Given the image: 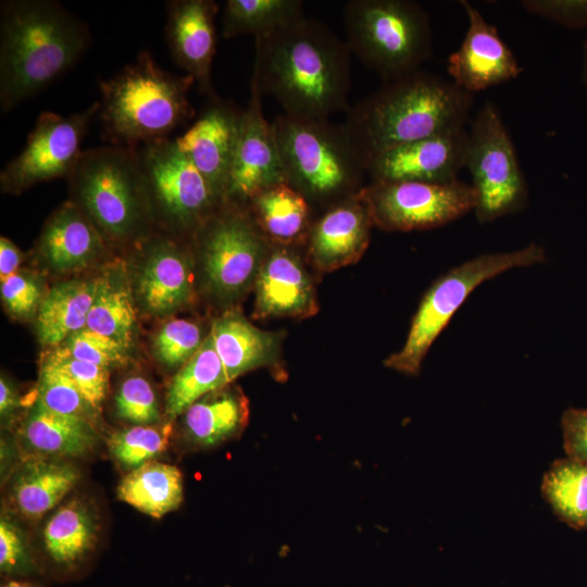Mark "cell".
I'll list each match as a JSON object with an SVG mask.
<instances>
[{"label":"cell","mask_w":587,"mask_h":587,"mask_svg":"<svg viewBox=\"0 0 587 587\" xmlns=\"http://www.w3.org/2000/svg\"><path fill=\"white\" fill-rule=\"evenodd\" d=\"M254 47L251 80L285 114L329 120L349 110L351 52L327 25L303 16L254 37Z\"/></svg>","instance_id":"6da1fadb"},{"label":"cell","mask_w":587,"mask_h":587,"mask_svg":"<svg viewBox=\"0 0 587 587\" xmlns=\"http://www.w3.org/2000/svg\"><path fill=\"white\" fill-rule=\"evenodd\" d=\"M89 40L85 24L58 1H1V110L14 109L64 74Z\"/></svg>","instance_id":"7a4b0ae2"},{"label":"cell","mask_w":587,"mask_h":587,"mask_svg":"<svg viewBox=\"0 0 587 587\" xmlns=\"http://www.w3.org/2000/svg\"><path fill=\"white\" fill-rule=\"evenodd\" d=\"M473 103L474 95L419 70L349 108L344 124L367 163L385 150L466 127Z\"/></svg>","instance_id":"3957f363"},{"label":"cell","mask_w":587,"mask_h":587,"mask_svg":"<svg viewBox=\"0 0 587 587\" xmlns=\"http://www.w3.org/2000/svg\"><path fill=\"white\" fill-rule=\"evenodd\" d=\"M195 79L161 68L148 51L99 83L104 137L113 146L138 149L168 139L192 116L189 91Z\"/></svg>","instance_id":"277c9868"},{"label":"cell","mask_w":587,"mask_h":587,"mask_svg":"<svg viewBox=\"0 0 587 587\" xmlns=\"http://www.w3.org/2000/svg\"><path fill=\"white\" fill-rule=\"evenodd\" d=\"M67 178L71 201L105 241L145 236L152 202L138 149L109 145L83 150Z\"/></svg>","instance_id":"5b68a950"},{"label":"cell","mask_w":587,"mask_h":587,"mask_svg":"<svg viewBox=\"0 0 587 587\" xmlns=\"http://www.w3.org/2000/svg\"><path fill=\"white\" fill-rule=\"evenodd\" d=\"M286 182L308 200L357 195L367 163L345 124L280 114L272 122Z\"/></svg>","instance_id":"8992f818"},{"label":"cell","mask_w":587,"mask_h":587,"mask_svg":"<svg viewBox=\"0 0 587 587\" xmlns=\"http://www.w3.org/2000/svg\"><path fill=\"white\" fill-rule=\"evenodd\" d=\"M346 43L384 83L420 70L433 51L430 21L411 0H350L344 12Z\"/></svg>","instance_id":"52a82bcc"},{"label":"cell","mask_w":587,"mask_h":587,"mask_svg":"<svg viewBox=\"0 0 587 587\" xmlns=\"http://www.w3.org/2000/svg\"><path fill=\"white\" fill-rule=\"evenodd\" d=\"M546 261L544 247L532 242L513 251L483 253L448 270L425 292L404 345L384 361L385 366L416 375L432 345L479 285L507 271Z\"/></svg>","instance_id":"ba28073f"},{"label":"cell","mask_w":587,"mask_h":587,"mask_svg":"<svg viewBox=\"0 0 587 587\" xmlns=\"http://www.w3.org/2000/svg\"><path fill=\"white\" fill-rule=\"evenodd\" d=\"M465 167L472 178L474 213L480 224L528 205V187L501 114L485 101L470 122Z\"/></svg>","instance_id":"9c48e42d"},{"label":"cell","mask_w":587,"mask_h":587,"mask_svg":"<svg viewBox=\"0 0 587 587\" xmlns=\"http://www.w3.org/2000/svg\"><path fill=\"white\" fill-rule=\"evenodd\" d=\"M359 195L373 223L386 230L410 232L447 225L474 211L471 185L410 180H372Z\"/></svg>","instance_id":"30bf717a"},{"label":"cell","mask_w":587,"mask_h":587,"mask_svg":"<svg viewBox=\"0 0 587 587\" xmlns=\"http://www.w3.org/2000/svg\"><path fill=\"white\" fill-rule=\"evenodd\" d=\"M138 152L152 208L178 229L196 234L224 203L174 139L143 145Z\"/></svg>","instance_id":"8fae6325"},{"label":"cell","mask_w":587,"mask_h":587,"mask_svg":"<svg viewBox=\"0 0 587 587\" xmlns=\"http://www.w3.org/2000/svg\"><path fill=\"white\" fill-rule=\"evenodd\" d=\"M196 238L208 283L218 296L238 295L258 275L265 237L235 203L224 202L197 230Z\"/></svg>","instance_id":"7c38bea8"},{"label":"cell","mask_w":587,"mask_h":587,"mask_svg":"<svg viewBox=\"0 0 587 587\" xmlns=\"http://www.w3.org/2000/svg\"><path fill=\"white\" fill-rule=\"evenodd\" d=\"M99 110L100 103L95 102L67 116L41 112L24 149L2 168V190L17 193L38 183L67 178L83 152L80 147L88 126Z\"/></svg>","instance_id":"4fadbf2b"},{"label":"cell","mask_w":587,"mask_h":587,"mask_svg":"<svg viewBox=\"0 0 587 587\" xmlns=\"http://www.w3.org/2000/svg\"><path fill=\"white\" fill-rule=\"evenodd\" d=\"M286 182L272 123L262 111V93L250 83V98L241 112L239 133L225 202H247L260 190Z\"/></svg>","instance_id":"5bb4252c"},{"label":"cell","mask_w":587,"mask_h":587,"mask_svg":"<svg viewBox=\"0 0 587 587\" xmlns=\"http://www.w3.org/2000/svg\"><path fill=\"white\" fill-rule=\"evenodd\" d=\"M459 3L466 14L467 28L459 48L448 57L450 80L474 95L520 76L523 68L497 27L470 1Z\"/></svg>","instance_id":"9a60e30c"},{"label":"cell","mask_w":587,"mask_h":587,"mask_svg":"<svg viewBox=\"0 0 587 587\" xmlns=\"http://www.w3.org/2000/svg\"><path fill=\"white\" fill-rule=\"evenodd\" d=\"M466 127L385 150L367 162L372 180H410L446 184L458 180L465 167Z\"/></svg>","instance_id":"2e32d148"},{"label":"cell","mask_w":587,"mask_h":587,"mask_svg":"<svg viewBox=\"0 0 587 587\" xmlns=\"http://www.w3.org/2000/svg\"><path fill=\"white\" fill-rule=\"evenodd\" d=\"M241 112L212 97L195 123L174 138L222 202H225Z\"/></svg>","instance_id":"e0dca14e"},{"label":"cell","mask_w":587,"mask_h":587,"mask_svg":"<svg viewBox=\"0 0 587 587\" xmlns=\"http://www.w3.org/2000/svg\"><path fill=\"white\" fill-rule=\"evenodd\" d=\"M139 265L136 295L147 313L170 315L191 301V259L174 239L162 236L146 238Z\"/></svg>","instance_id":"ac0fdd59"},{"label":"cell","mask_w":587,"mask_h":587,"mask_svg":"<svg viewBox=\"0 0 587 587\" xmlns=\"http://www.w3.org/2000/svg\"><path fill=\"white\" fill-rule=\"evenodd\" d=\"M165 37L173 61L190 75L199 90L215 97L211 70L216 49L213 0H173L166 3Z\"/></svg>","instance_id":"d6986e66"},{"label":"cell","mask_w":587,"mask_h":587,"mask_svg":"<svg viewBox=\"0 0 587 587\" xmlns=\"http://www.w3.org/2000/svg\"><path fill=\"white\" fill-rule=\"evenodd\" d=\"M373 220L359 192L330 207L310 228L309 252L322 268L358 260L370 241Z\"/></svg>","instance_id":"ffe728a7"},{"label":"cell","mask_w":587,"mask_h":587,"mask_svg":"<svg viewBox=\"0 0 587 587\" xmlns=\"http://www.w3.org/2000/svg\"><path fill=\"white\" fill-rule=\"evenodd\" d=\"M37 252L52 271L76 272L97 262L105 252V239L71 200L46 222Z\"/></svg>","instance_id":"44dd1931"},{"label":"cell","mask_w":587,"mask_h":587,"mask_svg":"<svg viewBox=\"0 0 587 587\" xmlns=\"http://www.w3.org/2000/svg\"><path fill=\"white\" fill-rule=\"evenodd\" d=\"M315 311L314 290L298 257L284 248L273 250L257 276L254 315L307 316Z\"/></svg>","instance_id":"7402d4cb"},{"label":"cell","mask_w":587,"mask_h":587,"mask_svg":"<svg viewBox=\"0 0 587 587\" xmlns=\"http://www.w3.org/2000/svg\"><path fill=\"white\" fill-rule=\"evenodd\" d=\"M21 435L28 448L40 457H80L97 444L92 423L54 412L39 401L29 402Z\"/></svg>","instance_id":"603a6c76"},{"label":"cell","mask_w":587,"mask_h":587,"mask_svg":"<svg viewBox=\"0 0 587 587\" xmlns=\"http://www.w3.org/2000/svg\"><path fill=\"white\" fill-rule=\"evenodd\" d=\"M80 478L72 464L52 457L28 459L12 485V501L27 519H38L53 509Z\"/></svg>","instance_id":"cb8c5ba5"},{"label":"cell","mask_w":587,"mask_h":587,"mask_svg":"<svg viewBox=\"0 0 587 587\" xmlns=\"http://www.w3.org/2000/svg\"><path fill=\"white\" fill-rule=\"evenodd\" d=\"M97 538L96 519L88 505L73 499L60 507L43 530L47 555L54 569L65 575L78 570L93 549Z\"/></svg>","instance_id":"d4e9b609"},{"label":"cell","mask_w":587,"mask_h":587,"mask_svg":"<svg viewBox=\"0 0 587 587\" xmlns=\"http://www.w3.org/2000/svg\"><path fill=\"white\" fill-rule=\"evenodd\" d=\"M97 289V278L71 279L52 286L36 314V332L45 346H60L86 327Z\"/></svg>","instance_id":"484cf974"},{"label":"cell","mask_w":587,"mask_h":587,"mask_svg":"<svg viewBox=\"0 0 587 587\" xmlns=\"http://www.w3.org/2000/svg\"><path fill=\"white\" fill-rule=\"evenodd\" d=\"M209 335L229 383L267 364L275 353L274 335L258 329L237 312L215 320Z\"/></svg>","instance_id":"4316f807"},{"label":"cell","mask_w":587,"mask_h":587,"mask_svg":"<svg viewBox=\"0 0 587 587\" xmlns=\"http://www.w3.org/2000/svg\"><path fill=\"white\" fill-rule=\"evenodd\" d=\"M183 415L189 440L212 447L242 430L249 416L248 400L240 390L225 386L197 400Z\"/></svg>","instance_id":"83f0119b"},{"label":"cell","mask_w":587,"mask_h":587,"mask_svg":"<svg viewBox=\"0 0 587 587\" xmlns=\"http://www.w3.org/2000/svg\"><path fill=\"white\" fill-rule=\"evenodd\" d=\"M247 203L251 207L253 223L264 237L289 245L308 236L311 228L309 201L287 182L260 190Z\"/></svg>","instance_id":"f1b7e54d"},{"label":"cell","mask_w":587,"mask_h":587,"mask_svg":"<svg viewBox=\"0 0 587 587\" xmlns=\"http://www.w3.org/2000/svg\"><path fill=\"white\" fill-rule=\"evenodd\" d=\"M121 263L97 276L95 299L86 327L120 342L127 349L136 329V309L130 282Z\"/></svg>","instance_id":"f546056e"},{"label":"cell","mask_w":587,"mask_h":587,"mask_svg":"<svg viewBox=\"0 0 587 587\" xmlns=\"http://www.w3.org/2000/svg\"><path fill=\"white\" fill-rule=\"evenodd\" d=\"M183 486L178 467L151 460L135 467L120 482L117 498L141 513L161 519L179 508Z\"/></svg>","instance_id":"4dcf8cb0"},{"label":"cell","mask_w":587,"mask_h":587,"mask_svg":"<svg viewBox=\"0 0 587 587\" xmlns=\"http://www.w3.org/2000/svg\"><path fill=\"white\" fill-rule=\"evenodd\" d=\"M228 383L224 366L208 335L198 351L172 378L166 394V415L173 420L184 414L197 400Z\"/></svg>","instance_id":"1f68e13d"},{"label":"cell","mask_w":587,"mask_h":587,"mask_svg":"<svg viewBox=\"0 0 587 587\" xmlns=\"http://www.w3.org/2000/svg\"><path fill=\"white\" fill-rule=\"evenodd\" d=\"M541 492L554 514L576 529H587V462L559 459L542 478Z\"/></svg>","instance_id":"d6a6232c"},{"label":"cell","mask_w":587,"mask_h":587,"mask_svg":"<svg viewBox=\"0 0 587 587\" xmlns=\"http://www.w3.org/2000/svg\"><path fill=\"white\" fill-rule=\"evenodd\" d=\"M303 16L301 0H227L222 15V35L225 39L242 35L258 37Z\"/></svg>","instance_id":"836d02e7"},{"label":"cell","mask_w":587,"mask_h":587,"mask_svg":"<svg viewBox=\"0 0 587 587\" xmlns=\"http://www.w3.org/2000/svg\"><path fill=\"white\" fill-rule=\"evenodd\" d=\"M28 401L37 400L46 408L93 424L97 411L75 387L71 379L59 369L43 360L34 394Z\"/></svg>","instance_id":"e575fe53"},{"label":"cell","mask_w":587,"mask_h":587,"mask_svg":"<svg viewBox=\"0 0 587 587\" xmlns=\"http://www.w3.org/2000/svg\"><path fill=\"white\" fill-rule=\"evenodd\" d=\"M172 424L136 425L113 433L108 439L111 454L122 464L137 467L162 453L170 442Z\"/></svg>","instance_id":"d590c367"},{"label":"cell","mask_w":587,"mask_h":587,"mask_svg":"<svg viewBox=\"0 0 587 587\" xmlns=\"http://www.w3.org/2000/svg\"><path fill=\"white\" fill-rule=\"evenodd\" d=\"M200 327L188 320L165 322L153 335L152 352L167 367H182L203 342Z\"/></svg>","instance_id":"8d00e7d4"},{"label":"cell","mask_w":587,"mask_h":587,"mask_svg":"<svg viewBox=\"0 0 587 587\" xmlns=\"http://www.w3.org/2000/svg\"><path fill=\"white\" fill-rule=\"evenodd\" d=\"M45 360L64 373L85 399L100 411L108 390L109 369L77 360L60 347L49 352Z\"/></svg>","instance_id":"74e56055"},{"label":"cell","mask_w":587,"mask_h":587,"mask_svg":"<svg viewBox=\"0 0 587 587\" xmlns=\"http://www.w3.org/2000/svg\"><path fill=\"white\" fill-rule=\"evenodd\" d=\"M71 357L111 369L127 361V348L112 338L85 327L68 336L60 346Z\"/></svg>","instance_id":"f35d334b"},{"label":"cell","mask_w":587,"mask_h":587,"mask_svg":"<svg viewBox=\"0 0 587 587\" xmlns=\"http://www.w3.org/2000/svg\"><path fill=\"white\" fill-rule=\"evenodd\" d=\"M120 417L137 425H148L160 420L157 397L150 383L142 376L123 380L115 396Z\"/></svg>","instance_id":"ab89813d"},{"label":"cell","mask_w":587,"mask_h":587,"mask_svg":"<svg viewBox=\"0 0 587 587\" xmlns=\"http://www.w3.org/2000/svg\"><path fill=\"white\" fill-rule=\"evenodd\" d=\"M45 295L39 278L17 271L1 282V298L11 316L27 320L37 314Z\"/></svg>","instance_id":"60d3db41"},{"label":"cell","mask_w":587,"mask_h":587,"mask_svg":"<svg viewBox=\"0 0 587 587\" xmlns=\"http://www.w3.org/2000/svg\"><path fill=\"white\" fill-rule=\"evenodd\" d=\"M520 5L567 28H587V0H523Z\"/></svg>","instance_id":"b9f144b4"},{"label":"cell","mask_w":587,"mask_h":587,"mask_svg":"<svg viewBox=\"0 0 587 587\" xmlns=\"http://www.w3.org/2000/svg\"><path fill=\"white\" fill-rule=\"evenodd\" d=\"M21 530L7 519L0 521V570L5 576L26 575L33 571Z\"/></svg>","instance_id":"7bdbcfd3"},{"label":"cell","mask_w":587,"mask_h":587,"mask_svg":"<svg viewBox=\"0 0 587 587\" xmlns=\"http://www.w3.org/2000/svg\"><path fill=\"white\" fill-rule=\"evenodd\" d=\"M567 458L587 462V409L570 408L561 417Z\"/></svg>","instance_id":"ee69618b"},{"label":"cell","mask_w":587,"mask_h":587,"mask_svg":"<svg viewBox=\"0 0 587 587\" xmlns=\"http://www.w3.org/2000/svg\"><path fill=\"white\" fill-rule=\"evenodd\" d=\"M22 252L7 237L0 238V278L1 282L16 273L22 262Z\"/></svg>","instance_id":"f6af8a7d"},{"label":"cell","mask_w":587,"mask_h":587,"mask_svg":"<svg viewBox=\"0 0 587 587\" xmlns=\"http://www.w3.org/2000/svg\"><path fill=\"white\" fill-rule=\"evenodd\" d=\"M22 402L18 399V396L9 383V380L1 376L0 379V413L1 417L5 419L11 415Z\"/></svg>","instance_id":"bcb514c9"},{"label":"cell","mask_w":587,"mask_h":587,"mask_svg":"<svg viewBox=\"0 0 587 587\" xmlns=\"http://www.w3.org/2000/svg\"><path fill=\"white\" fill-rule=\"evenodd\" d=\"M1 587H40V586L29 579L10 577L1 585Z\"/></svg>","instance_id":"7dc6e473"},{"label":"cell","mask_w":587,"mask_h":587,"mask_svg":"<svg viewBox=\"0 0 587 587\" xmlns=\"http://www.w3.org/2000/svg\"><path fill=\"white\" fill-rule=\"evenodd\" d=\"M582 80L587 95V39L583 45Z\"/></svg>","instance_id":"c3c4849f"}]
</instances>
